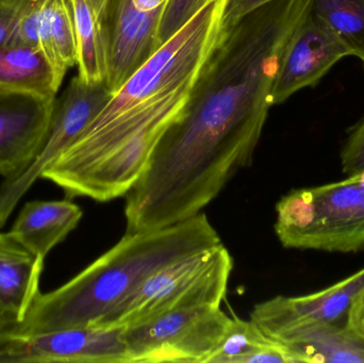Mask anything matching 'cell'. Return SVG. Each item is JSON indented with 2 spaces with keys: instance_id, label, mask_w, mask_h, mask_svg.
Listing matches in <instances>:
<instances>
[{
  "instance_id": "cell-4",
  "label": "cell",
  "mask_w": 364,
  "mask_h": 363,
  "mask_svg": "<svg viewBox=\"0 0 364 363\" xmlns=\"http://www.w3.org/2000/svg\"><path fill=\"white\" fill-rule=\"evenodd\" d=\"M275 232L286 249L363 251L364 172L284 195L276 205Z\"/></svg>"
},
{
  "instance_id": "cell-8",
  "label": "cell",
  "mask_w": 364,
  "mask_h": 363,
  "mask_svg": "<svg viewBox=\"0 0 364 363\" xmlns=\"http://www.w3.org/2000/svg\"><path fill=\"white\" fill-rule=\"evenodd\" d=\"M364 287V268L316 293L278 296L257 304L250 320L280 345L306 332L348 325L355 298Z\"/></svg>"
},
{
  "instance_id": "cell-10",
  "label": "cell",
  "mask_w": 364,
  "mask_h": 363,
  "mask_svg": "<svg viewBox=\"0 0 364 363\" xmlns=\"http://www.w3.org/2000/svg\"><path fill=\"white\" fill-rule=\"evenodd\" d=\"M350 50L309 9L289 40L272 89L273 104L293 94L316 87L321 79Z\"/></svg>"
},
{
  "instance_id": "cell-25",
  "label": "cell",
  "mask_w": 364,
  "mask_h": 363,
  "mask_svg": "<svg viewBox=\"0 0 364 363\" xmlns=\"http://www.w3.org/2000/svg\"><path fill=\"white\" fill-rule=\"evenodd\" d=\"M11 336V328L0 323V350L8 342Z\"/></svg>"
},
{
  "instance_id": "cell-5",
  "label": "cell",
  "mask_w": 364,
  "mask_h": 363,
  "mask_svg": "<svg viewBox=\"0 0 364 363\" xmlns=\"http://www.w3.org/2000/svg\"><path fill=\"white\" fill-rule=\"evenodd\" d=\"M232 270L223 243L182 258L151 273L95 325L123 328L177 309L220 306Z\"/></svg>"
},
{
  "instance_id": "cell-6",
  "label": "cell",
  "mask_w": 364,
  "mask_h": 363,
  "mask_svg": "<svg viewBox=\"0 0 364 363\" xmlns=\"http://www.w3.org/2000/svg\"><path fill=\"white\" fill-rule=\"evenodd\" d=\"M231 317L220 306L177 309L122 328L128 363H207Z\"/></svg>"
},
{
  "instance_id": "cell-19",
  "label": "cell",
  "mask_w": 364,
  "mask_h": 363,
  "mask_svg": "<svg viewBox=\"0 0 364 363\" xmlns=\"http://www.w3.org/2000/svg\"><path fill=\"white\" fill-rule=\"evenodd\" d=\"M312 13L364 61V0H310Z\"/></svg>"
},
{
  "instance_id": "cell-20",
  "label": "cell",
  "mask_w": 364,
  "mask_h": 363,
  "mask_svg": "<svg viewBox=\"0 0 364 363\" xmlns=\"http://www.w3.org/2000/svg\"><path fill=\"white\" fill-rule=\"evenodd\" d=\"M205 0H168L160 23L158 45L161 47L196 14Z\"/></svg>"
},
{
  "instance_id": "cell-1",
  "label": "cell",
  "mask_w": 364,
  "mask_h": 363,
  "mask_svg": "<svg viewBox=\"0 0 364 363\" xmlns=\"http://www.w3.org/2000/svg\"><path fill=\"white\" fill-rule=\"evenodd\" d=\"M309 9L310 0H274L227 30L132 185L147 215L164 224L191 219L252 163L284 48Z\"/></svg>"
},
{
  "instance_id": "cell-21",
  "label": "cell",
  "mask_w": 364,
  "mask_h": 363,
  "mask_svg": "<svg viewBox=\"0 0 364 363\" xmlns=\"http://www.w3.org/2000/svg\"><path fill=\"white\" fill-rule=\"evenodd\" d=\"M341 164L348 176L364 172V119L350 131L341 151Z\"/></svg>"
},
{
  "instance_id": "cell-2",
  "label": "cell",
  "mask_w": 364,
  "mask_h": 363,
  "mask_svg": "<svg viewBox=\"0 0 364 363\" xmlns=\"http://www.w3.org/2000/svg\"><path fill=\"white\" fill-rule=\"evenodd\" d=\"M228 0H205L196 14L121 87L41 178L68 198L106 202L128 193L158 143L181 117L207 60L226 34Z\"/></svg>"
},
{
  "instance_id": "cell-3",
  "label": "cell",
  "mask_w": 364,
  "mask_h": 363,
  "mask_svg": "<svg viewBox=\"0 0 364 363\" xmlns=\"http://www.w3.org/2000/svg\"><path fill=\"white\" fill-rule=\"evenodd\" d=\"M222 243L203 212L168 227L126 232L112 249L74 278L40 294L10 337L25 338L95 325L151 273Z\"/></svg>"
},
{
  "instance_id": "cell-17",
  "label": "cell",
  "mask_w": 364,
  "mask_h": 363,
  "mask_svg": "<svg viewBox=\"0 0 364 363\" xmlns=\"http://www.w3.org/2000/svg\"><path fill=\"white\" fill-rule=\"evenodd\" d=\"M282 345L299 363H364V336L348 324L306 332Z\"/></svg>"
},
{
  "instance_id": "cell-16",
  "label": "cell",
  "mask_w": 364,
  "mask_h": 363,
  "mask_svg": "<svg viewBox=\"0 0 364 363\" xmlns=\"http://www.w3.org/2000/svg\"><path fill=\"white\" fill-rule=\"evenodd\" d=\"M297 363L294 356L264 334L254 321L232 315L207 363Z\"/></svg>"
},
{
  "instance_id": "cell-23",
  "label": "cell",
  "mask_w": 364,
  "mask_h": 363,
  "mask_svg": "<svg viewBox=\"0 0 364 363\" xmlns=\"http://www.w3.org/2000/svg\"><path fill=\"white\" fill-rule=\"evenodd\" d=\"M274 0H228L225 9V29L229 30L237 25L246 15Z\"/></svg>"
},
{
  "instance_id": "cell-18",
  "label": "cell",
  "mask_w": 364,
  "mask_h": 363,
  "mask_svg": "<svg viewBox=\"0 0 364 363\" xmlns=\"http://www.w3.org/2000/svg\"><path fill=\"white\" fill-rule=\"evenodd\" d=\"M77 40L78 76L87 83L106 85L107 63L100 26L90 0H68Z\"/></svg>"
},
{
  "instance_id": "cell-14",
  "label": "cell",
  "mask_w": 364,
  "mask_h": 363,
  "mask_svg": "<svg viewBox=\"0 0 364 363\" xmlns=\"http://www.w3.org/2000/svg\"><path fill=\"white\" fill-rule=\"evenodd\" d=\"M82 210L68 200H36L21 208L10 234L36 257L49 253L78 226Z\"/></svg>"
},
{
  "instance_id": "cell-24",
  "label": "cell",
  "mask_w": 364,
  "mask_h": 363,
  "mask_svg": "<svg viewBox=\"0 0 364 363\" xmlns=\"http://www.w3.org/2000/svg\"><path fill=\"white\" fill-rule=\"evenodd\" d=\"M348 325L364 336V287L353 303Z\"/></svg>"
},
{
  "instance_id": "cell-13",
  "label": "cell",
  "mask_w": 364,
  "mask_h": 363,
  "mask_svg": "<svg viewBox=\"0 0 364 363\" xmlns=\"http://www.w3.org/2000/svg\"><path fill=\"white\" fill-rule=\"evenodd\" d=\"M44 262L10 232H0V323L11 330L23 321L41 294Z\"/></svg>"
},
{
  "instance_id": "cell-26",
  "label": "cell",
  "mask_w": 364,
  "mask_h": 363,
  "mask_svg": "<svg viewBox=\"0 0 364 363\" xmlns=\"http://www.w3.org/2000/svg\"><path fill=\"white\" fill-rule=\"evenodd\" d=\"M91 2L92 9H93L94 15L97 17L100 15V11L104 8L106 4L107 0H90Z\"/></svg>"
},
{
  "instance_id": "cell-12",
  "label": "cell",
  "mask_w": 364,
  "mask_h": 363,
  "mask_svg": "<svg viewBox=\"0 0 364 363\" xmlns=\"http://www.w3.org/2000/svg\"><path fill=\"white\" fill-rule=\"evenodd\" d=\"M10 44L38 47L62 82L66 72L77 65L78 59L74 21L68 0H32L21 15Z\"/></svg>"
},
{
  "instance_id": "cell-11",
  "label": "cell",
  "mask_w": 364,
  "mask_h": 363,
  "mask_svg": "<svg viewBox=\"0 0 364 363\" xmlns=\"http://www.w3.org/2000/svg\"><path fill=\"white\" fill-rule=\"evenodd\" d=\"M55 98L0 91V176L12 179L34 161L48 134Z\"/></svg>"
},
{
  "instance_id": "cell-22",
  "label": "cell",
  "mask_w": 364,
  "mask_h": 363,
  "mask_svg": "<svg viewBox=\"0 0 364 363\" xmlns=\"http://www.w3.org/2000/svg\"><path fill=\"white\" fill-rule=\"evenodd\" d=\"M32 0H0V46L10 44L21 15Z\"/></svg>"
},
{
  "instance_id": "cell-15",
  "label": "cell",
  "mask_w": 364,
  "mask_h": 363,
  "mask_svg": "<svg viewBox=\"0 0 364 363\" xmlns=\"http://www.w3.org/2000/svg\"><path fill=\"white\" fill-rule=\"evenodd\" d=\"M62 82L38 47L0 46V91L55 98Z\"/></svg>"
},
{
  "instance_id": "cell-7",
  "label": "cell",
  "mask_w": 364,
  "mask_h": 363,
  "mask_svg": "<svg viewBox=\"0 0 364 363\" xmlns=\"http://www.w3.org/2000/svg\"><path fill=\"white\" fill-rule=\"evenodd\" d=\"M113 93L104 83H87L77 75L55 100L50 127L38 157L18 176L0 187V228L30 188L77 139L108 104Z\"/></svg>"
},
{
  "instance_id": "cell-9",
  "label": "cell",
  "mask_w": 364,
  "mask_h": 363,
  "mask_svg": "<svg viewBox=\"0 0 364 363\" xmlns=\"http://www.w3.org/2000/svg\"><path fill=\"white\" fill-rule=\"evenodd\" d=\"M4 363H128L122 328L91 325L12 338L0 350Z\"/></svg>"
},
{
  "instance_id": "cell-27",
  "label": "cell",
  "mask_w": 364,
  "mask_h": 363,
  "mask_svg": "<svg viewBox=\"0 0 364 363\" xmlns=\"http://www.w3.org/2000/svg\"><path fill=\"white\" fill-rule=\"evenodd\" d=\"M363 64H364V61H363Z\"/></svg>"
}]
</instances>
